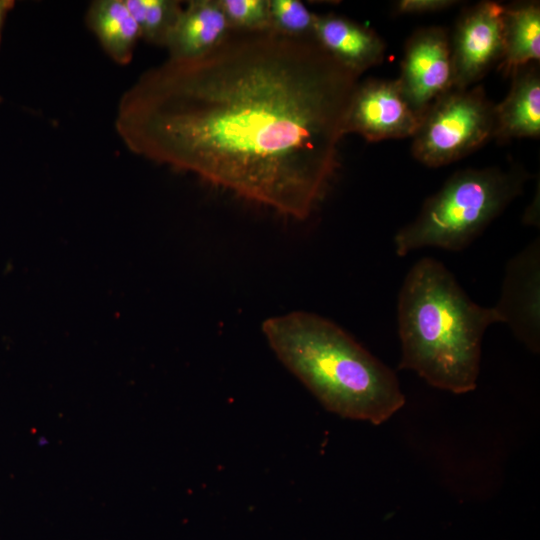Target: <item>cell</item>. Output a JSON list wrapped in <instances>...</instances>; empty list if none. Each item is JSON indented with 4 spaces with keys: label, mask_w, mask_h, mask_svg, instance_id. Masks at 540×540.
<instances>
[{
    "label": "cell",
    "mask_w": 540,
    "mask_h": 540,
    "mask_svg": "<svg viewBox=\"0 0 540 540\" xmlns=\"http://www.w3.org/2000/svg\"><path fill=\"white\" fill-rule=\"evenodd\" d=\"M359 77L314 37L231 29L207 53L143 74L116 129L140 156L304 220L339 165Z\"/></svg>",
    "instance_id": "6da1fadb"
},
{
    "label": "cell",
    "mask_w": 540,
    "mask_h": 540,
    "mask_svg": "<svg viewBox=\"0 0 540 540\" xmlns=\"http://www.w3.org/2000/svg\"><path fill=\"white\" fill-rule=\"evenodd\" d=\"M397 319L399 369L454 394L476 388L483 336L500 323L494 307L475 303L443 263L424 257L402 283Z\"/></svg>",
    "instance_id": "7a4b0ae2"
},
{
    "label": "cell",
    "mask_w": 540,
    "mask_h": 540,
    "mask_svg": "<svg viewBox=\"0 0 540 540\" xmlns=\"http://www.w3.org/2000/svg\"><path fill=\"white\" fill-rule=\"evenodd\" d=\"M262 332L279 361L328 411L379 425L405 404L395 373L331 320L294 311Z\"/></svg>",
    "instance_id": "3957f363"
},
{
    "label": "cell",
    "mask_w": 540,
    "mask_h": 540,
    "mask_svg": "<svg viewBox=\"0 0 540 540\" xmlns=\"http://www.w3.org/2000/svg\"><path fill=\"white\" fill-rule=\"evenodd\" d=\"M528 178L519 166L455 172L425 200L416 218L396 232V254L425 247L465 249L522 194Z\"/></svg>",
    "instance_id": "277c9868"
},
{
    "label": "cell",
    "mask_w": 540,
    "mask_h": 540,
    "mask_svg": "<svg viewBox=\"0 0 540 540\" xmlns=\"http://www.w3.org/2000/svg\"><path fill=\"white\" fill-rule=\"evenodd\" d=\"M494 127V105L481 86L452 88L422 115L412 154L428 167L449 165L493 139Z\"/></svg>",
    "instance_id": "5b68a950"
},
{
    "label": "cell",
    "mask_w": 540,
    "mask_h": 540,
    "mask_svg": "<svg viewBox=\"0 0 540 540\" xmlns=\"http://www.w3.org/2000/svg\"><path fill=\"white\" fill-rule=\"evenodd\" d=\"M396 81L420 118L437 98L453 88L450 37L445 29L423 27L409 37Z\"/></svg>",
    "instance_id": "8992f818"
},
{
    "label": "cell",
    "mask_w": 540,
    "mask_h": 540,
    "mask_svg": "<svg viewBox=\"0 0 540 540\" xmlns=\"http://www.w3.org/2000/svg\"><path fill=\"white\" fill-rule=\"evenodd\" d=\"M504 5L481 1L463 11L450 39L453 88L467 89L501 62Z\"/></svg>",
    "instance_id": "52a82bcc"
},
{
    "label": "cell",
    "mask_w": 540,
    "mask_h": 540,
    "mask_svg": "<svg viewBox=\"0 0 540 540\" xmlns=\"http://www.w3.org/2000/svg\"><path fill=\"white\" fill-rule=\"evenodd\" d=\"M421 118L411 109L395 80L359 82L351 98L345 134L357 133L370 142L413 137Z\"/></svg>",
    "instance_id": "ba28073f"
},
{
    "label": "cell",
    "mask_w": 540,
    "mask_h": 540,
    "mask_svg": "<svg viewBox=\"0 0 540 540\" xmlns=\"http://www.w3.org/2000/svg\"><path fill=\"white\" fill-rule=\"evenodd\" d=\"M500 323L534 353L540 350V242L534 239L505 267L498 302Z\"/></svg>",
    "instance_id": "9c48e42d"
},
{
    "label": "cell",
    "mask_w": 540,
    "mask_h": 540,
    "mask_svg": "<svg viewBox=\"0 0 540 540\" xmlns=\"http://www.w3.org/2000/svg\"><path fill=\"white\" fill-rule=\"evenodd\" d=\"M314 38L343 66L361 75L385 59L386 44L372 29L336 15H316Z\"/></svg>",
    "instance_id": "30bf717a"
},
{
    "label": "cell",
    "mask_w": 540,
    "mask_h": 540,
    "mask_svg": "<svg viewBox=\"0 0 540 540\" xmlns=\"http://www.w3.org/2000/svg\"><path fill=\"white\" fill-rule=\"evenodd\" d=\"M506 97L494 105L493 139L539 138L540 74L536 62L515 69Z\"/></svg>",
    "instance_id": "8fae6325"
},
{
    "label": "cell",
    "mask_w": 540,
    "mask_h": 540,
    "mask_svg": "<svg viewBox=\"0 0 540 540\" xmlns=\"http://www.w3.org/2000/svg\"><path fill=\"white\" fill-rule=\"evenodd\" d=\"M230 30L219 0H192L182 9L167 38L169 59L199 57L215 47Z\"/></svg>",
    "instance_id": "7c38bea8"
},
{
    "label": "cell",
    "mask_w": 540,
    "mask_h": 540,
    "mask_svg": "<svg viewBox=\"0 0 540 540\" xmlns=\"http://www.w3.org/2000/svg\"><path fill=\"white\" fill-rule=\"evenodd\" d=\"M502 19L504 53L499 67L508 76L517 68L539 62V2L524 1L504 5Z\"/></svg>",
    "instance_id": "4fadbf2b"
},
{
    "label": "cell",
    "mask_w": 540,
    "mask_h": 540,
    "mask_svg": "<svg viewBox=\"0 0 540 540\" xmlns=\"http://www.w3.org/2000/svg\"><path fill=\"white\" fill-rule=\"evenodd\" d=\"M87 24L105 52L118 64H128L133 57L139 27L124 0H97L87 12Z\"/></svg>",
    "instance_id": "5bb4252c"
},
{
    "label": "cell",
    "mask_w": 540,
    "mask_h": 540,
    "mask_svg": "<svg viewBox=\"0 0 540 540\" xmlns=\"http://www.w3.org/2000/svg\"><path fill=\"white\" fill-rule=\"evenodd\" d=\"M145 41L165 46L182 6L174 0H124Z\"/></svg>",
    "instance_id": "9a60e30c"
},
{
    "label": "cell",
    "mask_w": 540,
    "mask_h": 540,
    "mask_svg": "<svg viewBox=\"0 0 540 540\" xmlns=\"http://www.w3.org/2000/svg\"><path fill=\"white\" fill-rule=\"evenodd\" d=\"M271 28L296 37H314L316 15L298 0H269Z\"/></svg>",
    "instance_id": "2e32d148"
},
{
    "label": "cell",
    "mask_w": 540,
    "mask_h": 540,
    "mask_svg": "<svg viewBox=\"0 0 540 540\" xmlns=\"http://www.w3.org/2000/svg\"><path fill=\"white\" fill-rule=\"evenodd\" d=\"M231 29L260 31L271 28L269 0H219Z\"/></svg>",
    "instance_id": "e0dca14e"
},
{
    "label": "cell",
    "mask_w": 540,
    "mask_h": 540,
    "mask_svg": "<svg viewBox=\"0 0 540 540\" xmlns=\"http://www.w3.org/2000/svg\"><path fill=\"white\" fill-rule=\"evenodd\" d=\"M459 2L456 0H399L394 3V13L398 15H419L440 12Z\"/></svg>",
    "instance_id": "ac0fdd59"
},
{
    "label": "cell",
    "mask_w": 540,
    "mask_h": 540,
    "mask_svg": "<svg viewBox=\"0 0 540 540\" xmlns=\"http://www.w3.org/2000/svg\"><path fill=\"white\" fill-rule=\"evenodd\" d=\"M14 6V1L12 0H0V41H1V32L2 26L5 20V17L8 11Z\"/></svg>",
    "instance_id": "d6986e66"
}]
</instances>
